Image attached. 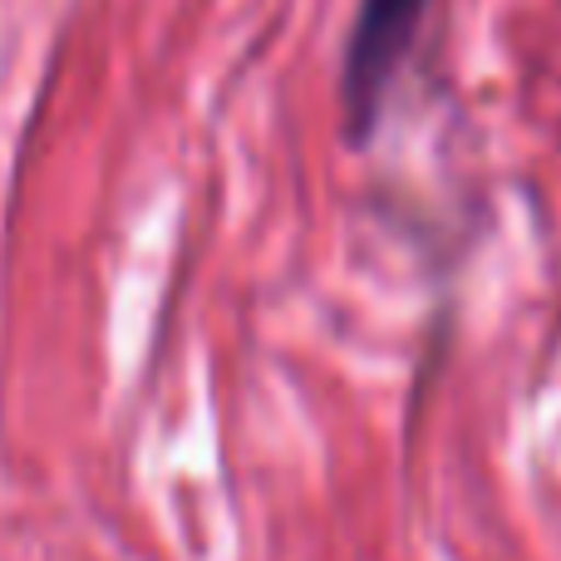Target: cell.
Segmentation results:
<instances>
[{
	"instance_id": "cell-1",
	"label": "cell",
	"mask_w": 561,
	"mask_h": 561,
	"mask_svg": "<svg viewBox=\"0 0 561 561\" xmlns=\"http://www.w3.org/2000/svg\"><path fill=\"white\" fill-rule=\"evenodd\" d=\"M428 5L434 0H359L345 35V65H340V108H345L350 144H365L375 134L394 75L414 55Z\"/></svg>"
}]
</instances>
